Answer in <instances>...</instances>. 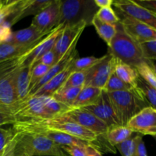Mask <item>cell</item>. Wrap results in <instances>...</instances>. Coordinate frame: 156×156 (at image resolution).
Instances as JSON below:
<instances>
[{
  "mask_svg": "<svg viewBox=\"0 0 156 156\" xmlns=\"http://www.w3.org/2000/svg\"><path fill=\"white\" fill-rule=\"evenodd\" d=\"M12 129L16 134L40 133L44 131L63 133L84 141L91 143L93 147L99 151L98 141L100 137L86 128L65 118L56 117L50 118H26L17 120L12 125Z\"/></svg>",
  "mask_w": 156,
  "mask_h": 156,
  "instance_id": "obj_1",
  "label": "cell"
},
{
  "mask_svg": "<svg viewBox=\"0 0 156 156\" xmlns=\"http://www.w3.org/2000/svg\"><path fill=\"white\" fill-rule=\"evenodd\" d=\"M108 54L136 69L144 63L154 69V62L144 57L140 44L125 31L120 22L117 24V34L108 46Z\"/></svg>",
  "mask_w": 156,
  "mask_h": 156,
  "instance_id": "obj_2",
  "label": "cell"
},
{
  "mask_svg": "<svg viewBox=\"0 0 156 156\" xmlns=\"http://www.w3.org/2000/svg\"><path fill=\"white\" fill-rule=\"evenodd\" d=\"M108 94L120 126H126L132 117L143 108L149 107L138 87L129 91H115Z\"/></svg>",
  "mask_w": 156,
  "mask_h": 156,
  "instance_id": "obj_3",
  "label": "cell"
},
{
  "mask_svg": "<svg viewBox=\"0 0 156 156\" xmlns=\"http://www.w3.org/2000/svg\"><path fill=\"white\" fill-rule=\"evenodd\" d=\"M94 0H61L58 25H73L84 21L91 25L98 11Z\"/></svg>",
  "mask_w": 156,
  "mask_h": 156,
  "instance_id": "obj_4",
  "label": "cell"
},
{
  "mask_svg": "<svg viewBox=\"0 0 156 156\" xmlns=\"http://www.w3.org/2000/svg\"><path fill=\"white\" fill-rule=\"evenodd\" d=\"M24 62V53L0 62V105L10 107L18 101L15 79Z\"/></svg>",
  "mask_w": 156,
  "mask_h": 156,
  "instance_id": "obj_5",
  "label": "cell"
},
{
  "mask_svg": "<svg viewBox=\"0 0 156 156\" xmlns=\"http://www.w3.org/2000/svg\"><path fill=\"white\" fill-rule=\"evenodd\" d=\"M15 149L25 152L29 156H69L60 146L42 134H16Z\"/></svg>",
  "mask_w": 156,
  "mask_h": 156,
  "instance_id": "obj_6",
  "label": "cell"
},
{
  "mask_svg": "<svg viewBox=\"0 0 156 156\" xmlns=\"http://www.w3.org/2000/svg\"><path fill=\"white\" fill-rule=\"evenodd\" d=\"M7 108L15 117V121L19 119L35 117L49 118L41 96H27Z\"/></svg>",
  "mask_w": 156,
  "mask_h": 156,
  "instance_id": "obj_7",
  "label": "cell"
},
{
  "mask_svg": "<svg viewBox=\"0 0 156 156\" xmlns=\"http://www.w3.org/2000/svg\"><path fill=\"white\" fill-rule=\"evenodd\" d=\"M59 117L69 119L106 140L105 135L109 127L102 120L83 108H70Z\"/></svg>",
  "mask_w": 156,
  "mask_h": 156,
  "instance_id": "obj_8",
  "label": "cell"
},
{
  "mask_svg": "<svg viewBox=\"0 0 156 156\" xmlns=\"http://www.w3.org/2000/svg\"><path fill=\"white\" fill-rule=\"evenodd\" d=\"M116 61L117 59L111 55H105L103 60L89 69L85 86L94 87L103 90L110 76L114 72Z\"/></svg>",
  "mask_w": 156,
  "mask_h": 156,
  "instance_id": "obj_9",
  "label": "cell"
},
{
  "mask_svg": "<svg viewBox=\"0 0 156 156\" xmlns=\"http://www.w3.org/2000/svg\"><path fill=\"white\" fill-rule=\"evenodd\" d=\"M120 23L125 31L140 44L156 41V29L120 12Z\"/></svg>",
  "mask_w": 156,
  "mask_h": 156,
  "instance_id": "obj_10",
  "label": "cell"
},
{
  "mask_svg": "<svg viewBox=\"0 0 156 156\" xmlns=\"http://www.w3.org/2000/svg\"><path fill=\"white\" fill-rule=\"evenodd\" d=\"M126 127L142 136H156V109L146 107L129 120Z\"/></svg>",
  "mask_w": 156,
  "mask_h": 156,
  "instance_id": "obj_11",
  "label": "cell"
},
{
  "mask_svg": "<svg viewBox=\"0 0 156 156\" xmlns=\"http://www.w3.org/2000/svg\"><path fill=\"white\" fill-rule=\"evenodd\" d=\"M113 5L123 15L156 29V15L130 0H115Z\"/></svg>",
  "mask_w": 156,
  "mask_h": 156,
  "instance_id": "obj_12",
  "label": "cell"
},
{
  "mask_svg": "<svg viewBox=\"0 0 156 156\" xmlns=\"http://www.w3.org/2000/svg\"><path fill=\"white\" fill-rule=\"evenodd\" d=\"M82 34V33H81L76 37V39H75L74 41L73 42V44H72L71 46L69 47V48L68 49V50L64 53L63 56H62V57H61L60 59L53 66H51L49 69V70L47 71V73H46L45 76H44L37 83H36L34 85L33 88H32L30 90V91H29L28 95L27 96L33 95L41 87H42L44 84L48 82L51 79H53L56 75H57L58 73H60L61 71H62L67 66L69 65L75 59H76V58L78 57V52L77 50H76V45H77L79 38H80L81 35Z\"/></svg>",
  "mask_w": 156,
  "mask_h": 156,
  "instance_id": "obj_13",
  "label": "cell"
},
{
  "mask_svg": "<svg viewBox=\"0 0 156 156\" xmlns=\"http://www.w3.org/2000/svg\"><path fill=\"white\" fill-rule=\"evenodd\" d=\"M83 109L86 110L102 120L108 127L120 126L108 94L103 90L98 100L94 105L85 107Z\"/></svg>",
  "mask_w": 156,
  "mask_h": 156,
  "instance_id": "obj_14",
  "label": "cell"
},
{
  "mask_svg": "<svg viewBox=\"0 0 156 156\" xmlns=\"http://www.w3.org/2000/svg\"><path fill=\"white\" fill-rule=\"evenodd\" d=\"M61 0H53L48 6L34 17L30 25L42 32L50 31L58 26Z\"/></svg>",
  "mask_w": 156,
  "mask_h": 156,
  "instance_id": "obj_15",
  "label": "cell"
},
{
  "mask_svg": "<svg viewBox=\"0 0 156 156\" xmlns=\"http://www.w3.org/2000/svg\"><path fill=\"white\" fill-rule=\"evenodd\" d=\"M63 27L64 26L62 25L56 26L47 36H46L44 39L41 40L34 47L33 50L29 52L22 66H29L31 69L33 68L36 65L40 58L44 53H47V52L50 51V50L53 48L55 43H56L58 37H59V34L61 33Z\"/></svg>",
  "mask_w": 156,
  "mask_h": 156,
  "instance_id": "obj_16",
  "label": "cell"
},
{
  "mask_svg": "<svg viewBox=\"0 0 156 156\" xmlns=\"http://www.w3.org/2000/svg\"><path fill=\"white\" fill-rule=\"evenodd\" d=\"M85 27H87V24L82 21L73 25H66L63 27L53 48L58 59H59L63 56L76 37L84 31Z\"/></svg>",
  "mask_w": 156,
  "mask_h": 156,
  "instance_id": "obj_17",
  "label": "cell"
},
{
  "mask_svg": "<svg viewBox=\"0 0 156 156\" xmlns=\"http://www.w3.org/2000/svg\"><path fill=\"white\" fill-rule=\"evenodd\" d=\"M53 1V0H21L15 13L6 22L9 23L12 27L25 17L32 15L35 16Z\"/></svg>",
  "mask_w": 156,
  "mask_h": 156,
  "instance_id": "obj_18",
  "label": "cell"
},
{
  "mask_svg": "<svg viewBox=\"0 0 156 156\" xmlns=\"http://www.w3.org/2000/svg\"><path fill=\"white\" fill-rule=\"evenodd\" d=\"M72 62L69 65L67 66L62 71H61L60 73H58L57 75H56L53 79H50L48 82L44 84L42 87H41V88H40L39 89L31 96L53 95L55 92H56V91L62 87V85H63L64 82H66V80L67 78L69 77V76L73 73L71 66Z\"/></svg>",
  "mask_w": 156,
  "mask_h": 156,
  "instance_id": "obj_19",
  "label": "cell"
},
{
  "mask_svg": "<svg viewBox=\"0 0 156 156\" xmlns=\"http://www.w3.org/2000/svg\"><path fill=\"white\" fill-rule=\"evenodd\" d=\"M52 30L42 32L34 26L30 25V27L13 32L11 44H18V45H27V44H32L35 41H37L45 37Z\"/></svg>",
  "mask_w": 156,
  "mask_h": 156,
  "instance_id": "obj_20",
  "label": "cell"
},
{
  "mask_svg": "<svg viewBox=\"0 0 156 156\" xmlns=\"http://www.w3.org/2000/svg\"><path fill=\"white\" fill-rule=\"evenodd\" d=\"M37 134H42L50 139L53 143H56L59 146H78V147L87 148L93 146L88 142L84 141L81 139L63 133L54 132V131H44Z\"/></svg>",
  "mask_w": 156,
  "mask_h": 156,
  "instance_id": "obj_21",
  "label": "cell"
},
{
  "mask_svg": "<svg viewBox=\"0 0 156 156\" xmlns=\"http://www.w3.org/2000/svg\"><path fill=\"white\" fill-rule=\"evenodd\" d=\"M42 39L35 41L32 44H27V45H18V44H11V43H5V44H0V62L7 60V59L17 57L23 53L30 51Z\"/></svg>",
  "mask_w": 156,
  "mask_h": 156,
  "instance_id": "obj_22",
  "label": "cell"
},
{
  "mask_svg": "<svg viewBox=\"0 0 156 156\" xmlns=\"http://www.w3.org/2000/svg\"><path fill=\"white\" fill-rule=\"evenodd\" d=\"M102 90L91 86H84L78 97L72 105L71 108H84L94 105L101 94Z\"/></svg>",
  "mask_w": 156,
  "mask_h": 156,
  "instance_id": "obj_23",
  "label": "cell"
},
{
  "mask_svg": "<svg viewBox=\"0 0 156 156\" xmlns=\"http://www.w3.org/2000/svg\"><path fill=\"white\" fill-rule=\"evenodd\" d=\"M31 68L21 66L15 79V93L18 101L23 100L28 95L30 85Z\"/></svg>",
  "mask_w": 156,
  "mask_h": 156,
  "instance_id": "obj_24",
  "label": "cell"
},
{
  "mask_svg": "<svg viewBox=\"0 0 156 156\" xmlns=\"http://www.w3.org/2000/svg\"><path fill=\"white\" fill-rule=\"evenodd\" d=\"M114 73L123 82L133 88H137V80L140 75L136 69L117 59Z\"/></svg>",
  "mask_w": 156,
  "mask_h": 156,
  "instance_id": "obj_25",
  "label": "cell"
},
{
  "mask_svg": "<svg viewBox=\"0 0 156 156\" xmlns=\"http://www.w3.org/2000/svg\"><path fill=\"white\" fill-rule=\"evenodd\" d=\"M130 129L123 126H115L108 128L105 139L111 146L115 148L116 146L126 141L133 136Z\"/></svg>",
  "mask_w": 156,
  "mask_h": 156,
  "instance_id": "obj_26",
  "label": "cell"
},
{
  "mask_svg": "<svg viewBox=\"0 0 156 156\" xmlns=\"http://www.w3.org/2000/svg\"><path fill=\"white\" fill-rule=\"evenodd\" d=\"M91 25L95 27L96 31L98 32L100 37L104 40L108 47L117 34V24L114 25V24H107L100 21L97 17L94 16L91 22Z\"/></svg>",
  "mask_w": 156,
  "mask_h": 156,
  "instance_id": "obj_27",
  "label": "cell"
},
{
  "mask_svg": "<svg viewBox=\"0 0 156 156\" xmlns=\"http://www.w3.org/2000/svg\"><path fill=\"white\" fill-rule=\"evenodd\" d=\"M41 97L49 118L59 117L70 109L69 107L58 101L51 96L44 95Z\"/></svg>",
  "mask_w": 156,
  "mask_h": 156,
  "instance_id": "obj_28",
  "label": "cell"
},
{
  "mask_svg": "<svg viewBox=\"0 0 156 156\" xmlns=\"http://www.w3.org/2000/svg\"><path fill=\"white\" fill-rule=\"evenodd\" d=\"M82 88L83 87H72V88L59 90L53 95H51V97L71 108L72 105L82 91Z\"/></svg>",
  "mask_w": 156,
  "mask_h": 156,
  "instance_id": "obj_29",
  "label": "cell"
},
{
  "mask_svg": "<svg viewBox=\"0 0 156 156\" xmlns=\"http://www.w3.org/2000/svg\"><path fill=\"white\" fill-rule=\"evenodd\" d=\"M137 87L143 94L149 107L156 109V89L149 85L143 78H138Z\"/></svg>",
  "mask_w": 156,
  "mask_h": 156,
  "instance_id": "obj_30",
  "label": "cell"
},
{
  "mask_svg": "<svg viewBox=\"0 0 156 156\" xmlns=\"http://www.w3.org/2000/svg\"><path fill=\"white\" fill-rule=\"evenodd\" d=\"M88 71H89V69L73 72L69 76L66 82H64L63 85H62V87L59 90L72 88V87H84L85 86V82H86Z\"/></svg>",
  "mask_w": 156,
  "mask_h": 156,
  "instance_id": "obj_31",
  "label": "cell"
},
{
  "mask_svg": "<svg viewBox=\"0 0 156 156\" xmlns=\"http://www.w3.org/2000/svg\"><path fill=\"white\" fill-rule=\"evenodd\" d=\"M105 58V56L102 57H94V56H88L83 58H76L72 62V71L77 72L82 71V70H88L92 68L98 62L102 61Z\"/></svg>",
  "mask_w": 156,
  "mask_h": 156,
  "instance_id": "obj_32",
  "label": "cell"
},
{
  "mask_svg": "<svg viewBox=\"0 0 156 156\" xmlns=\"http://www.w3.org/2000/svg\"><path fill=\"white\" fill-rule=\"evenodd\" d=\"M134 88H133V87L129 86V85L123 82L121 79H119L118 76L114 72L110 76L106 85L104 87L103 91L110 93L120 91H129V90H133Z\"/></svg>",
  "mask_w": 156,
  "mask_h": 156,
  "instance_id": "obj_33",
  "label": "cell"
},
{
  "mask_svg": "<svg viewBox=\"0 0 156 156\" xmlns=\"http://www.w3.org/2000/svg\"><path fill=\"white\" fill-rule=\"evenodd\" d=\"M21 0L1 2L0 3V25L9 21L15 13Z\"/></svg>",
  "mask_w": 156,
  "mask_h": 156,
  "instance_id": "obj_34",
  "label": "cell"
},
{
  "mask_svg": "<svg viewBox=\"0 0 156 156\" xmlns=\"http://www.w3.org/2000/svg\"><path fill=\"white\" fill-rule=\"evenodd\" d=\"M138 136L139 134H136L134 136H132L126 141L116 146L115 148L120 152V155L122 156H135Z\"/></svg>",
  "mask_w": 156,
  "mask_h": 156,
  "instance_id": "obj_35",
  "label": "cell"
},
{
  "mask_svg": "<svg viewBox=\"0 0 156 156\" xmlns=\"http://www.w3.org/2000/svg\"><path fill=\"white\" fill-rule=\"evenodd\" d=\"M95 16L98 18L100 21L110 24H116L120 22V18L118 15L116 14L111 7L101 8L99 9L98 12L96 13Z\"/></svg>",
  "mask_w": 156,
  "mask_h": 156,
  "instance_id": "obj_36",
  "label": "cell"
},
{
  "mask_svg": "<svg viewBox=\"0 0 156 156\" xmlns=\"http://www.w3.org/2000/svg\"><path fill=\"white\" fill-rule=\"evenodd\" d=\"M136 69L140 77L156 89V75L153 69L148 64L144 63L137 67Z\"/></svg>",
  "mask_w": 156,
  "mask_h": 156,
  "instance_id": "obj_37",
  "label": "cell"
},
{
  "mask_svg": "<svg viewBox=\"0 0 156 156\" xmlns=\"http://www.w3.org/2000/svg\"><path fill=\"white\" fill-rule=\"evenodd\" d=\"M50 67L42 63H37L31 69L30 73V90L33 88L34 85L37 83L43 77L46 75Z\"/></svg>",
  "mask_w": 156,
  "mask_h": 156,
  "instance_id": "obj_38",
  "label": "cell"
},
{
  "mask_svg": "<svg viewBox=\"0 0 156 156\" xmlns=\"http://www.w3.org/2000/svg\"><path fill=\"white\" fill-rule=\"evenodd\" d=\"M15 133L12 128L3 129L0 127V156L2 154L8 143L15 136Z\"/></svg>",
  "mask_w": 156,
  "mask_h": 156,
  "instance_id": "obj_39",
  "label": "cell"
},
{
  "mask_svg": "<svg viewBox=\"0 0 156 156\" xmlns=\"http://www.w3.org/2000/svg\"><path fill=\"white\" fill-rule=\"evenodd\" d=\"M143 56L146 59L153 62L156 60V41L140 44Z\"/></svg>",
  "mask_w": 156,
  "mask_h": 156,
  "instance_id": "obj_40",
  "label": "cell"
},
{
  "mask_svg": "<svg viewBox=\"0 0 156 156\" xmlns=\"http://www.w3.org/2000/svg\"><path fill=\"white\" fill-rule=\"evenodd\" d=\"M15 122V117L11 114L7 107L0 105V127L6 124L13 125Z\"/></svg>",
  "mask_w": 156,
  "mask_h": 156,
  "instance_id": "obj_41",
  "label": "cell"
},
{
  "mask_svg": "<svg viewBox=\"0 0 156 156\" xmlns=\"http://www.w3.org/2000/svg\"><path fill=\"white\" fill-rule=\"evenodd\" d=\"M11 27L8 22H5L0 25V44L12 42L13 32Z\"/></svg>",
  "mask_w": 156,
  "mask_h": 156,
  "instance_id": "obj_42",
  "label": "cell"
},
{
  "mask_svg": "<svg viewBox=\"0 0 156 156\" xmlns=\"http://www.w3.org/2000/svg\"><path fill=\"white\" fill-rule=\"evenodd\" d=\"M58 60H59V59H58L56 53H55V51L53 50V49H52V50H50V51H48L47 53H44V54L40 58V59L37 61V64L42 63L47 66L51 67L53 66Z\"/></svg>",
  "mask_w": 156,
  "mask_h": 156,
  "instance_id": "obj_43",
  "label": "cell"
},
{
  "mask_svg": "<svg viewBox=\"0 0 156 156\" xmlns=\"http://www.w3.org/2000/svg\"><path fill=\"white\" fill-rule=\"evenodd\" d=\"M69 156H86V148L78 146H60Z\"/></svg>",
  "mask_w": 156,
  "mask_h": 156,
  "instance_id": "obj_44",
  "label": "cell"
},
{
  "mask_svg": "<svg viewBox=\"0 0 156 156\" xmlns=\"http://www.w3.org/2000/svg\"><path fill=\"white\" fill-rule=\"evenodd\" d=\"M16 134V133H15ZM17 144V136H15L8 143L7 146L5 148L1 156H15V147Z\"/></svg>",
  "mask_w": 156,
  "mask_h": 156,
  "instance_id": "obj_45",
  "label": "cell"
},
{
  "mask_svg": "<svg viewBox=\"0 0 156 156\" xmlns=\"http://www.w3.org/2000/svg\"><path fill=\"white\" fill-rule=\"evenodd\" d=\"M135 156H148L146 146H145V143L143 140V136L140 134H139L138 140H137Z\"/></svg>",
  "mask_w": 156,
  "mask_h": 156,
  "instance_id": "obj_46",
  "label": "cell"
},
{
  "mask_svg": "<svg viewBox=\"0 0 156 156\" xmlns=\"http://www.w3.org/2000/svg\"><path fill=\"white\" fill-rule=\"evenodd\" d=\"M135 2L156 15V0H136Z\"/></svg>",
  "mask_w": 156,
  "mask_h": 156,
  "instance_id": "obj_47",
  "label": "cell"
},
{
  "mask_svg": "<svg viewBox=\"0 0 156 156\" xmlns=\"http://www.w3.org/2000/svg\"><path fill=\"white\" fill-rule=\"evenodd\" d=\"M94 4L98 6V9L101 8L111 7L114 1L113 0H94Z\"/></svg>",
  "mask_w": 156,
  "mask_h": 156,
  "instance_id": "obj_48",
  "label": "cell"
},
{
  "mask_svg": "<svg viewBox=\"0 0 156 156\" xmlns=\"http://www.w3.org/2000/svg\"><path fill=\"white\" fill-rule=\"evenodd\" d=\"M86 156H103L101 152H99L91 146L86 148Z\"/></svg>",
  "mask_w": 156,
  "mask_h": 156,
  "instance_id": "obj_49",
  "label": "cell"
},
{
  "mask_svg": "<svg viewBox=\"0 0 156 156\" xmlns=\"http://www.w3.org/2000/svg\"><path fill=\"white\" fill-rule=\"evenodd\" d=\"M15 156H29V155H27V154H26L25 152H21V151L16 150V149H15Z\"/></svg>",
  "mask_w": 156,
  "mask_h": 156,
  "instance_id": "obj_50",
  "label": "cell"
},
{
  "mask_svg": "<svg viewBox=\"0 0 156 156\" xmlns=\"http://www.w3.org/2000/svg\"><path fill=\"white\" fill-rule=\"evenodd\" d=\"M153 70H154V72H155V75H156V64H155V65H154Z\"/></svg>",
  "mask_w": 156,
  "mask_h": 156,
  "instance_id": "obj_51",
  "label": "cell"
},
{
  "mask_svg": "<svg viewBox=\"0 0 156 156\" xmlns=\"http://www.w3.org/2000/svg\"><path fill=\"white\" fill-rule=\"evenodd\" d=\"M153 137H154V139H155V141H156V136H153Z\"/></svg>",
  "mask_w": 156,
  "mask_h": 156,
  "instance_id": "obj_52",
  "label": "cell"
},
{
  "mask_svg": "<svg viewBox=\"0 0 156 156\" xmlns=\"http://www.w3.org/2000/svg\"><path fill=\"white\" fill-rule=\"evenodd\" d=\"M44 156H53V155H44Z\"/></svg>",
  "mask_w": 156,
  "mask_h": 156,
  "instance_id": "obj_53",
  "label": "cell"
},
{
  "mask_svg": "<svg viewBox=\"0 0 156 156\" xmlns=\"http://www.w3.org/2000/svg\"><path fill=\"white\" fill-rule=\"evenodd\" d=\"M0 3H1V2H0Z\"/></svg>",
  "mask_w": 156,
  "mask_h": 156,
  "instance_id": "obj_54",
  "label": "cell"
}]
</instances>
